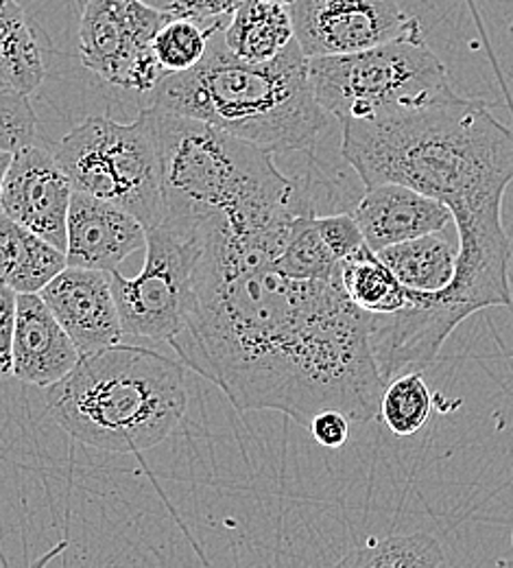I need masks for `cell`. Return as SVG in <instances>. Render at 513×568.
I'll use <instances>...</instances> for the list:
<instances>
[{
    "label": "cell",
    "instance_id": "cell-1",
    "mask_svg": "<svg viewBox=\"0 0 513 568\" xmlns=\"http://www.w3.org/2000/svg\"><path fill=\"white\" fill-rule=\"evenodd\" d=\"M289 227L202 223L184 324L168 346L240 414L280 412L308 425L337 409L373 423L387 385L371 353L373 315L352 304L341 274L306 283L274 267Z\"/></svg>",
    "mask_w": 513,
    "mask_h": 568
},
{
    "label": "cell",
    "instance_id": "cell-2",
    "mask_svg": "<svg viewBox=\"0 0 513 568\" xmlns=\"http://www.w3.org/2000/svg\"><path fill=\"white\" fill-rule=\"evenodd\" d=\"M341 153L366 189L400 184L452 213L503 206L513 182V130L485 103L456 97L343 123Z\"/></svg>",
    "mask_w": 513,
    "mask_h": 568
},
{
    "label": "cell",
    "instance_id": "cell-3",
    "mask_svg": "<svg viewBox=\"0 0 513 568\" xmlns=\"http://www.w3.org/2000/svg\"><path fill=\"white\" fill-rule=\"evenodd\" d=\"M141 112L160 158L157 223L195 230L217 221L234 232H263L287 227L295 214L308 211L295 206V184L271 151L195 119L148 105Z\"/></svg>",
    "mask_w": 513,
    "mask_h": 568
},
{
    "label": "cell",
    "instance_id": "cell-4",
    "mask_svg": "<svg viewBox=\"0 0 513 568\" xmlns=\"http://www.w3.org/2000/svg\"><path fill=\"white\" fill-rule=\"evenodd\" d=\"M147 105L271 153L312 149L330 121L315 99L308 58L297 42L271 62L249 64L227 51L223 31L213 33L195 69L164 74Z\"/></svg>",
    "mask_w": 513,
    "mask_h": 568
},
{
    "label": "cell",
    "instance_id": "cell-5",
    "mask_svg": "<svg viewBox=\"0 0 513 568\" xmlns=\"http://www.w3.org/2000/svg\"><path fill=\"white\" fill-rule=\"evenodd\" d=\"M44 398L53 423L76 442L123 455L164 442L188 407L184 365L123 342L79 356Z\"/></svg>",
    "mask_w": 513,
    "mask_h": 568
},
{
    "label": "cell",
    "instance_id": "cell-6",
    "mask_svg": "<svg viewBox=\"0 0 513 568\" xmlns=\"http://www.w3.org/2000/svg\"><path fill=\"white\" fill-rule=\"evenodd\" d=\"M319 108L341 123L367 121L461 97L424 36L350 55L310 58Z\"/></svg>",
    "mask_w": 513,
    "mask_h": 568
},
{
    "label": "cell",
    "instance_id": "cell-7",
    "mask_svg": "<svg viewBox=\"0 0 513 568\" xmlns=\"http://www.w3.org/2000/svg\"><path fill=\"white\" fill-rule=\"evenodd\" d=\"M51 153L76 193L134 214L145 230L160 221V158L143 112L134 123L90 116L58 142Z\"/></svg>",
    "mask_w": 513,
    "mask_h": 568
},
{
    "label": "cell",
    "instance_id": "cell-8",
    "mask_svg": "<svg viewBox=\"0 0 513 568\" xmlns=\"http://www.w3.org/2000/svg\"><path fill=\"white\" fill-rule=\"evenodd\" d=\"M202 254L197 232L155 223L147 230L145 265L138 276L110 274L123 339L171 344L182 331L193 272Z\"/></svg>",
    "mask_w": 513,
    "mask_h": 568
},
{
    "label": "cell",
    "instance_id": "cell-9",
    "mask_svg": "<svg viewBox=\"0 0 513 568\" xmlns=\"http://www.w3.org/2000/svg\"><path fill=\"white\" fill-rule=\"evenodd\" d=\"M171 18L143 0H83L79 22V58L103 81L148 94L166 74L153 40Z\"/></svg>",
    "mask_w": 513,
    "mask_h": 568
},
{
    "label": "cell",
    "instance_id": "cell-10",
    "mask_svg": "<svg viewBox=\"0 0 513 568\" xmlns=\"http://www.w3.org/2000/svg\"><path fill=\"white\" fill-rule=\"evenodd\" d=\"M289 9L295 42L308 60L424 36L420 18L407 13L398 0H297Z\"/></svg>",
    "mask_w": 513,
    "mask_h": 568
},
{
    "label": "cell",
    "instance_id": "cell-11",
    "mask_svg": "<svg viewBox=\"0 0 513 568\" xmlns=\"http://www.w3.org/2000/svg\"><path fill=\"white\" fill-rule=\"evenodd\" d=\"M73 186L53 153L29 144L11 153L2 182L0 213L66 252V221Z\"/></svg>",
    "mask_w": 513,
    "mask_h": 568
},
{
    "label": "cell",
    "instance_id": "cell-12",
    "mask_svg": "<svg viewBox=\"0 0 513 568\" xmlns=\"http://www.w3.org/2000/svg\"><path fill=\"white\" fill-rule=\"evenodd\" d=\"M79 355H92L123 342L121 320L107 272L64 267L40 291Z\"/></svg>",
    "mask_w": 513,
    "mask_h": 568
},
{
    "label": "cell",
    "instance_id": "cell-13",
    "mask_svg": "<svg viewBox=\"0 0 513 568\" xmlns=\"http://www.w3.org/2000/svg\"><path fill=\"white\" fill-rule=\"evenodd\" d=\"M145 245L147 230L134 214L74 191L66 221L69 267L112 274Z\"/></svg>",
    "mask_w": 513,
    "mask_h": 568
},
{
    "label": "cell",
    "instance_id": "cell-14",
    "mask_svg": "<svg viewBox=\"0 0 513 568\" xmlns=\"http://www.w3.org/2000/svg\"><path fill=\"white\" fill-rule=\"evenodd\" d=\"M355 216L371 252L443 232L452 223V213L445 204L400 184L366 189Z\"/></svg>",
    "mask_w": 513,
    "mask_h": 568
},
{
    "label": "cell",
    "instance_id": "cell-15",
    "mask_svg": "<svg viewBox=\"0 0 513 568\" xmlns=\"http://www.w3.org/2000/svg\"><path fill=\"white\" fill-rule=\"evenodd\" d=\"M79 356L40 293L18 295L11 374L27 385L51 387L73 369Z\"/></svg>",
    "mask_w": 513,
    "mask_h": 568
},
{
    "label": "cell",
    "instance_id": "cell-16",
    "mask_svg": "<svg viewBox=\"0 0 513 568\" xmlns=\"http://www.w3.org/2000/svg\"><path fill=\"white\" fill-rule=\"evenodd\" d=\"M223 42L243 62H271L295 42L291 9L271 0H243L223 29Z\"/></svg>",
    "mask_w": 513,
    "mask_h": 568
},
{
    "label": "cell",
    "instance_id": "cell-17",
    "mask_svg": "<svg viewBox=\"0 0 513 568\" xmlns=\"http://www.w3.org/2000/svg\"><path fill=\"white\" fill-rule=\"evenodd\" d=\"M66 267V254L0 213V284L18 295L40 293Z\"/></svg>",
    "mask_w": 513,
    "mask_h": 568
},
{
    "label": "cell",
    "instance_id": "cell-18",
    "mask_svg": "<svg viewBox=\"0 0 513 568\" xmlns=\"http://www.w3.org/2000/svg\"><path fill=\"white\" fill-rule=\"evenodd\" d=\"M398 283L413 293H438L445 288L456 265L459 241L443 232L424 234L376 252Z\"/></svg>",
    "mask_w": 513,
    "mask_h": 568
},
{
    "label": "cell",
    "instance_id": "cell-19",
    "mask_svg": "<svg viewBox=\"0 0 513 568\" xmlns=\"http://www.w3.org/2000/svg\"><path fill=\"white\" fill-rule=\"evenodd\" d=\"M341 284L367 315H393L409 306V291L367 245L341 261Z\"/></svg>",
    "mask_w": 513,
    "mask_h": 568
},
{
    "label": "cell",
    "instance_id": "cell-20",
    "mask_svg": "<svg viewBox=\"0 0 513 568\" xmlns=\"http://www.w3.org/2000/svg\"><path fill=\"white\" fill-rule=\"evenodd\" d=\"M0 79L31 94L44 81V62L18 0H0Z\"/></svg>",
    "mask_w": 513,
    "mask_h": 568
},
{
    "label": "cell",
    "instance_id": "cell-21",
    "mask_svg": "<svg viewBox=\"0 0 513 568\" xmlns=\"http://www.w3.org/2000/svg\"><path fill=\"white\" fill-rule=\"evenodd\" d=\"M274 267L294 281L306 283L339 278L341 263L324 245L310 209L295 214L287 241L276 256Z\"/></svg>",
    "mask_w": 513,
    "mask_h": 568
},
{
    "label": "cell",
    "instance_id": "cell-22",
    "mask_svg": "<svg viewBox=\"0 0 513 568\" xmlns=\"http://www.w3.org/2000/svg\"><path fill=\"white\" fill-rule=\"evenodd\" d=\"M443 551L438 538L424 531L367 540L343 556L335 568H441Z\"/></svg>",
    "mask_w": 513,
    "mask_h": 568
},
{
    "label": "cell",
    "instance_id": "cell-23",
    "mask_svg": "<svg viewBox=\"0 0 513 568\" xmlns=\"http://www.w3.org/2000/svg\"><path fill=\"white\" fill-rule=\"evenodd\" d=\"M433 414V396L422 372H404L391 378L380 398L378 420L396 437H411Z\"/></svg>",
    "mask_w": 513,
    "mask_h": 568
},
{
    "label": "cell",
    "instance_id": "cell-24",
    "mask_svg": "<svg viewBox=\"0 0 513 568\" xmlns=\"http://www.w3.org/2000/svg\"><path fill=\"white\" fill-rule=\"evenodd\" d=\"M213 33H217V29L202 27L195 20L171 18L153 40L160 69L166 74L195 69L204 60Z\"/></svg>",
    "mask_w": 513,
    "mask_h": 568
},
{
    "label": "cell",
    "instance_id": "cell-25",
    "mask_svg": "<svg viewBox=\"0 0 513 568\" xmlns=\"http://www.w3.org/2000/svg\"><path fill=\"white\" fill-rule=\"evenodd\" d=\"M38 119L29 103V97L0 79V149L18 151L35 144Z\"/></svg>",
    "mask_w": 513,
    "mask_h": 568
},
{
    "label": "cell",
    "instance_id": "cell-26",
    "mask_svg": "<svg viewBox=\"0 0 513 568\" xmlns=\"http://www.w3.org/2000/svg\"><path fill=\"white\" fill-rule=\"evenodd\" d=\"M168 18L195 20L202 27L223 31L243 0H143Z\"/></svg>",
    "mask_w": 513,
    "mask_h": 568
},
{
    "label": "cell",
    "instance_id": "cell-27",
    "mask_svg": "<svg viewBox=\"0 0 513 568\" xmlns=\"http://www.w3.org/2000/svg\"><path fill=\"white\" fill-rule=\"evenodd\" d=\"M317 232L328 247V252L341 263L366 245L363 232L355 214L339 213L328 216H315Z\"/></svg>",
    "mask_w": 513,
    "mask_h": 568
},
{
    "label": "cell",
    "instance_id": "cell-28",
    "mask_svg": "<svg viewBox=\"0 0 513 568\" xmlns=\"http://www.w3.org/2000/svg\"><path fill=\"white\" fill-rule=\"evenodd\" d=\"M312 439L324 448H341L350 439V426L352 420L337 409L319 412L310 423Z\"/></svg>",
    "mask_w": 513,
    "mask_h": 568
},
{
    "label": "cell",
    "instance_id": "cell-29",
    "mask_svg": "<svg viewBox=\"0 0 513 568\" xmlns=\"http://www.w3.org/2000/svg\"><path fill=\"white\" fill-rule=\"evenodd\" d=\"M16 306H18V293L0 284V378L11 374Z\"/></svg>",
    "mask_w": 513,
    "mask_h": 568
},
{
    "label": "cell",
    "instance_id": "cell-30",
    "mask_svg": "<svg viewBox=\"0 0 513 568\" xmlns=\"http://www.w3.org/2000/svg\"><path fill=\"white\" fill-rule=\"evenodd\" d=\"M66 549H69V542H66V540H62L58 547H53L51 551H47L42 558H38V560H35V562H33L29 568H47L51 565V560H55L58 556H62Z\"/></svg>",
    "mask_w": 513,
    "mask_h": 568
},
{
    "label": "cell",
    "instance_id": "cell-31",
    "mask_svg": "<svg viewBox=\"0 0 513 568\" xmlns=\"http://www.w3.org/2000/svg\"><path fill=\"white\" fill-rule=\"evenodd\" d=\"M9 162H11V153L0 149V197H2V182H4V173L9 169Z\"/></svg>",
    "mask_w": 513,
    "mask_h": 568
},
{
    "label": "cell",
    "instance_id": "cell-32",
    "mask_svg": "<svg viewBox=\"0 0 513 568\" xmlns=\"http://www.w3.org/2000/svg\"><path fill=\"white\" fill-rule=\"evenodd\" d=\"M496 568H513L512 558H501V560L496 562Z\"/></svg>",
    "mask_w": 513,
    "mask_h": 568
},
{
    "label": "cell",
    "instance_id": "cell-33",
    "mask_svg": "<svg viewBox=\"0 0 513 568\" xmlns=\"http://www.w3.org/2000/svg\"><path fill=\"white\" fill-rule=\"evenodd\" d=\"M271 2H278V4H285V7H291L297 0H271Z\"/></svg>",
    "mask_w": 513,
    "mask_h": 568
},
{
    "label": "cell",
    "instance_id": "cell-34",
    "mask_svg": "<svg viewBox=\"0 0 513 568\" xmlns=\"http://www.w3.org/2000/svg\"><path fill=\"white\" fill-rule=\"evenodd\" d=\"M512 542H513V531H512Z\"/></svg>",
    "mask_w": 513,
    "mask_h": 568
}]
</instances>
